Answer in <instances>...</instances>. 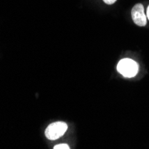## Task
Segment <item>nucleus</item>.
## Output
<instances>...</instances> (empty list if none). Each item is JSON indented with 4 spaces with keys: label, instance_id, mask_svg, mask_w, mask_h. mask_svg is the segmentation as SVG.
<instances>
[{
    "label": "nucleus",
    "instance_id": "obj_5",
    "mask_svg": "<svg viewBox=\"0 0 149 149\" xmlns=\"http://www.w3.org/2000/svg\"><path fill=\"white\" fill-rule=\"evenodd\" d=\"M103 1L106 4V5H113L114 4L117 0H103Z\"/></svg>",
    "mask_w": 149,
    "mask_h": 149
},
{
    "label": "nucleus",
    "instance_id": "obj_4",
    "mask_svg": "<svg viewBox=\"0 0 149 149\" xmlns=\"http://www.w3.org/2000/svg\"><path fill=\"white\" fill-rule=\"evenodd\" d=\"M55 149H70V146L67 144H59V145H56Z\"/></svg>",
    "mask_w": 149,
    "mask_h": 149
},
{
    "label": "nucleus",
    "instance_id": "obj_2",
    "mask_svg": "<svg viewBox=\"0 0 149 149\" xmlns=\"http://www.w3.org/2000/svg\"><path fill=\"white\" fill-rule=\"evenodd\" d=\"M68 126L63 121H56L51 123L45 130L46 138L49 140H56L63 137L66 132Z\"/></svg>",
    "mask_w": 149,
    "mask_h": 149
},
{
    "label": "nucleus",
    "instance_id": "obj_6",
    "mask_svg": "<svg viewBox=\"0 0 149 149\" xmlns=\"http://www.w3.org/2000/svg\"><path fill=\"white\" fill-rule=\"evenodd\" d=\"M146 17H147V20H149V6L147 7V10H146Z\"/></svg>",
    "mask_w": 149,
    "mask_h": 149
},
{
    "label": "nucleus",
    "instance_id": "obj_3",
    "mask_svg": "<svg viewBox=\"0 0 149 149\" xmlns=\"http://www.w3.org/2000/svg\"><path fill=\"white\" fill-rule=\"evenodd\" d=\"M131 17L135 24H137L139 27L146 26L147 22V17L142 4H137L133 6L131 10Z\"/></svg>",
    "mask_w": 149,
    "mask_h": 149
},
{
    "label": "nucleus",
    "instance_id": "obj_1",
    "mask_svg": "<svg viewBox=\"0 0 149 149\" xmlns=\"http://www.w3.org/2000/svg\"><path fill=\"white\" fill-rule=\"evenodd\" d=\"M117 71L126 78H132L139 72V64L132 59L124 58L118 63Z\"/></svg>",
    "mask_w": 149,
    "mask_h": 149
}]
</instances>
